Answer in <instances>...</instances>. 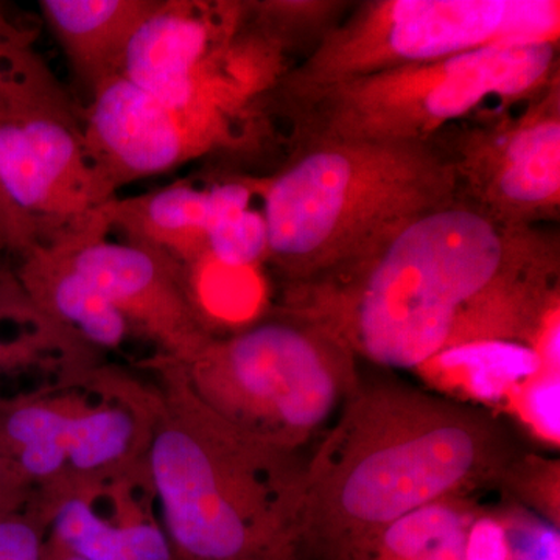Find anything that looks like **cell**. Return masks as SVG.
I'll return each mask as SVG.
<instances>
[{"instance_id":"14","label":"cell","mask_w":560,"mask_h":560,"mask_svg":"<svg viewBox=\"0 0 560 560\" xmlns=\"http://www.w3.org/2000/svg\"><path fill=\"white\" fill-rule=\"evenodd\" d=\"M158 0H40L73 77L91 95L119 75L125 50Z\"/></svg>"},{"instance_id":"7","label":"cell","mask_w":560,"mask_h":560,"mask_svg":"<svg viewBox=\"0 0 560 560\" xmlns=\"http://www.w3.org/2000/svg\"><path fill=\"white\" fill-rule=\"evenodd\" d=\"M559 38V0H363L300 65L290 66L260 106L482 47Z\"/></svg>"},{"instance_id":"13","label":"cell","mask_w":560,"mask_h":560,"mask_svg":"<svg viewBox=\"0 0 560 560\" xmlns=\"http://www.w3.org/2000/svg\"><path fill=\"white\" fill-rule=\"evenodd\" d=\"M98 213L108 231H120L127 243L162 250L191 272L209 259L212 190L179 180L138 197H114Z\"/></svg>"},{"instance_id":"25","label":"cell","mask_w":560,"mask_h":560,"mask_svg":"<svg viewBox=\"0 0 560 560\" xmlns=\"http://www.w3.org/2000/svg\"><path fill=\"white\" fill-rule=\"evenodd\" d=\"M35 243V232L0 194V250L10 256H20L22 250Z\"/></svg>"},{"instance_id":"1","label":"cell","mask_w":560,"mask_h":560,"mask_svg":"<svg viewBox=\"0 0 560 560\" xmlns=\"http://www.w3.org/2000/svg\"><path fill=\"white\" fill-rule=\"evenodd\" d=\"M544 237L539 228L508 230L455 200L370 256L285 287L282 308L337 335L357 359L420 370L451 350L514 334Z\"/></svg>"},{"instance_id":"23","label":"cell","mask_w":560,"mask_h":560,"mask_svg":"<svg viewBox=\"0 0 560 560\" xmlns=\"http://www.w3.org/2000/svg\"><path fill=\"white\" fill-rule=\"evenodd\" d=\"M466 560H510L506 533L500 515L480 511L470 528Z\"/></svg>"},{"instance_id":"22","label":"cell","mask_w":560,"mask_h":560,"mask_svg":"<svg viewBox=\"0 0 560 560\" xmlns=\"http://www.w3.org/2000/svg\"><path fill=\"white\" fill-rule=\"evenodd\" d=\"M46 523L38 512H0V560H43Z\"/></svg>"},{"instance_id":"12","label":"cell","mask_w":560,"mask_h":560,"mask_svg":"<svg viewBox=\"0 0 560 560\" xmlns=\"http://www.w3.org/2000/svg\"><path fill=\"white\" fill-rule=\"evenodd\" d=\"M14 268L22 290L39 315L66 324L84 340L117 348L130 324L86 276L81 275L61 242L35 243L22 250Z\"/></svg>"},{"instance_id":"21","label":"cell","mask_w":560,"mask_h":560,"mask_svg":"<svg viewBox=\"0 0 560 560\" xmlns=\"http://www.w3.org/2000/svg\"><path fill=\"white\" fill-rule=\"evenodd\" d=\"M267 237L261 217L248 208L220 217L209 237V257L228 267H246L265 259Z\"/></svg>"},{"instance_id":"3","label":"cell","mask_w":560,"mask_h":560,"mask_svg":"<svg viewBox=\"0 0 560 560\" xmlns=\"http://www.w3.org/2000/svg\"><path fill=\"white\" fill-rule=\"evenodd\" d=\"M265 260L285 287L370 256L411 221L456 200L451 165L431 142L291 140L260 180Z\"/></svg>"},{"instance_id":"18","label":"cell","mask_w":560,"mask_h":560,"mask_svg":"<svg viewBox=\"0 0 560 560\" xmlns=\"http://www.w3.org/2000/svg\"><path fill=\"white\" fill-rule=\"evenodd\" d=\"M353 2L340 0H253L242 2L243 24L283 55L302 44L312 50L345 18Z\"/></svg>"},{"instance_id":"15","label":"cell","mask_w":560,"mask_h":560,"mask_svg":"<svg viewBox=\"0 0 560 560\" xmlns=\"http://www.w3.org/2000/svg\"><path fill=\"white\" fill-rule=\"evenodd\" d=\"M139 440L138 419L128 408H77L66 430L68 470L51 492H84L94 481L116 477L131 463Z\"/></svg>"},{"instance_id":"5","label":"cell","mask_w":560,"mask_h":560,"mask_svg":"<svg viewBox=\"0 0 560 560\" xmlns=\"http://www.w3.org/2000/svg\"><path fill=\"white\" fill-rule=\"evenodd\" d=\"M558 77L559 43L489 46L341 81L261 113L289 120L291 140L429 142L486 102L522 105Z\"/></svg>"},{"instance_id":"10","label":"cell","mask_w":560,"mask_h":560,"mask_svg":"<svg viewBox=\"0 0 560 560\" xmlns=\"http://www.w3.org/2000/svg\"><path fill=\"white\" fill-rule=\"evenodd\" d=\"M248 121L223 110L173 108L120 75L103 83L81 114L88 154L113 198L135 180L241 143L238 125Z\"/></svg>"},{"instance_id":"26","label":"cell","mask_w":560,"mask_h":560,"mask_svg":"<svg viewBox=\"0 0 560 560\" xmlns=\"http://www.w3.org/2000/svg\"><path fill=\"white\" fill-rule=\"evenodd\" d=\"M0 302L3 304L28 305L27 294L22 290L13 268L7 265L5 253L0 250Z\"/></svg>"},{"instance_id":"16","label":"cell","mask_w":560,"mask_h":560,"mask_svg":"<svg viewBox=\"0 0 560 560\" xmlns=\"http://www.w3.org/2000/svg\"><path fill=\"white\" fill-rule=\"evenodd\" d=\"M478 514L470 497L434 501L383 530L364 560H466Z\"/></svg>"},{"instance_id":"20","label":"cell","mask_w":560,"mask_h":560,"mask_svg":"<svg viewBox=\"0 0 560 560\" xmlns=\"http://www.w3.org/2000/svg\"><path fill=\"white\" fill-rule=\"evenodd\" d=\"M559 459L521 453L504 471L500 485L512 490L545 522L559 528Z\"/></svg>"},{"instance_id":"6","label":"cell","mask_w":560,"mask_h":560,"mask_svg":"<svg viewBox=\"0 0 560 560\" xmlns=\"http://www.w3.org/2000/svg\"><path fill=\"white\" fill-rule=\"evenodd\" d=\"M179 366L210 410L290 455L329 429L360 383L355 353L337 335L282 307Z\"/></svg>"},{"instance_id":"24","label":"cell","mask_w":560,"mask_h":560,"mask_svg":"<svg viewBox=\"0 0 560 560\" xmlns=\"http://www.w3.org/2000/svg\"><path fill=\"white\" fill-rule=\"evenodd\" d=\"M32 482L20 466L0 453V512L18 511L31 501Z\"/></svg>"},{"instance_id":"2","label":"cell","mask_w":560,"mask_h":560,"mask_svg":"<svg viewBox=\"0 0 560 560\" xmlns=\"http://www.w3.org/2000/svg\"><path fill=\"white\" fill-rule=\"evenodd\" d=\"M521 452L492 412L438 394L359 383L304 467L298 560H364L383 530L501 481Z\"/></svg>"},{"instance_id":"28","label":"cell","mask_w":560,"mask_h":560,"mask_svg":"<svg viewBox=\"0 0 560 560\" xmlns=\"http://www.w3.org/2000/svg\"><path fill=\"white\" fill-rule=\"evenodd\" d=\"M245 560H298L294 544L283 545L276 550L265 552V555L256 556Z\"/></svg>"},{"instance_id":"17","label":"cell","mask_w":560,"mask_h":560,"mask_svg":"<svg viewBox=\"0 0 560 560\" xmlns=\"http://www.w3.org/2000/svg\"><path fill=\"white\" fill-rule=\"evenodd\" d=\"M84 492L55 493L38 512L50 525L46 544L86 560H132L124 530L97 514Z\"/></svg>"},{"instance_id":"4","label":"cell","mask_w":560,"mask_h":560,"mask_svg":"<svg viewBox=\"0 0 560 560\" xmlns=\"http://www.w3.org/2000/svg\"><path fill=\"white\" fill-rule=\"evenodd\" d=\"M165 382L147 464L173 559L245 560L294 544L305 463L235 430L168 359Z\"/></svg>"},{"instance_id":"11","label":"cell","mask_w":560,"mask_h":560,"mask_svg":"<svg viewBox=\"0 0 560 560\" xmlns=\"http://www.w3.org/2000/svg\"><path fill=\"white\" fill-rule=\"evenodd\" d=\"M73 267L128 324L153 338L178 364L190 363L213 338L189 268L162 250L106 241L103 234L62 238ZM55 243V242H54Z\"/></svg>"},{"instance_id":"27","label":"cell","mask_w":560,"mask_h":560,"mask_svg":"<svg viewBox=\"0 0 560 560\" xmlns=\"http://www.w3.org/2000/svg\"><path fill=\"white\" fill-rule=\"evenodd\" d=\"M20 318L36 320V323L39 320L38 313L32 305L3 304V302H0V320Z\"/></svg>"},{"instance_id":"9","label":"cell","mask_w":560,"mask_h":560,"mask_svg":"<svg viewBox=\"0 0 560 560\" xmlns=\"http://www.w3.org/2000/svg\"><path fill=\"white\" fill-rule=\"evenodd\" d=\"M0 194L35 232L36 243L90 231L113 200L60 81L0 117Z\"/></svg>"},{"instance_id":"19","label":"cell","mask_w":560,"mask_h":560,"mask_svg":"<svg viewBox=\"0 0 560 560\" xmlns=\"http://www.w3.org/2000/svg\"><path fill=\"white\" fill-rule=\"evenodd\" d=\"M58 83L35 49V33L0 5V117Z\"/></svg>"},{"instance_id":"8","label":"cell","mask_w":560,"mask_h":560,"mask_svg":"<svg viewBox=\"0 0 560 560\" xmlns=\"http://www.w3.org/2000/svg\"><path fill=\"white\" fill-rule=\"evenodd\" d=\"M451 165L456 200L508 230L560 215V77L511 108L480 110L429 140Z\"/></svg>"}]
</instances>
